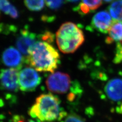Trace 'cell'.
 <instances>
[{"instance_id": "8", "label": "cell", "mask_w": 122, "mask_h": 122, "mask_svg": "<svg viewBox=\"0 0 122 122\" xmlns=\"http://www.w3.org/2000/svg\"><path fill=\"white\" fill-rule=\"evenodd\" d=\"M107 11H100L95 14L92 20L91 25L93 29L103 34H108L113 20Z\"/></svg>"}, {"instance_id": "1", "label": "cell", "mask_w": 122, "mask_h": 122, "mask_svg": "<svg viewBox=\"0 0 122 122\" xmlns=\"http://www.w3.org/2000/svg\"><path fill=\"white\" fill-rule=\"evenodd\" d=\"M60 55L47 42L37 41L30 49L26 61L30 67L39 72L53 73L58 68Z\"/></svg>"}, {"instance_id": "7", "label": "cell", "mask_w": 122, "mask_h": 122, "mask_svg": "<svg viewBox=\"0 0 122 122\" xmlns=\"http://www.w3.org/2000/svg\"><path fill=\"white\" fill-rule=\"evenodd\" d=\"M36 35L28 29H22L16 39L17 49L28 58L30 49L36 42Z\"/></svg>"}, {"instance_id": "2", "label": "cell", "mask_w": 122, "mask_h": 122, "mask_svg": "<svg viewBox=\"0 0 122 122\" xmlns=\"http://www.w3.org/2000/svg\"><path fill=\"white\" fill-rule=\"evenodd\" d=\"M59 99L51 94H42L29 111V115L42 122H50L61 117Z\"/></svg>"}, {"instance_id": "23", "label": "cell", "mask_w": 122, "mask_h": 122, "mask_svg": "<svg viewBox=\"0 0 122 122\" xmlns=\"http://www.w3.org/2000/svg\"><path fill=\"white\" fill-rule=\"evenodd\" d=\"M103 1H104L105 2H107V3H109V2H111L112 1H113V0H103Z\"/></svg>"}, {"instance_id": "11", "label": "cell", "mask_w": 122, "mask_h": 122, "mask_svg": "<svg viewBox=\"0 0 122 122\" xmlns=\"http://www.w3.org/2000/svg\"><path fill=\"white\" fill-rule=\"evenodd\" d=\"M106 42L111 44L113 42L122 45V21L113 20L108 32Z\"/></svg>"}, {"instance_id": "20", "label": "cell", "mask_w": 122, "mask_h": 122, "mask_svg": "<svg viewBox=\"0 0 122 122\" xmlns=\"http://www.w3.org/2000/svg\"><path fill=\"white\" fill-rule=\"evenodd\" d=\"M44 41H46L47 42H51L53 40V35L51 32H46L42 36Z\"/></svg>"}, {"instance_id": "22", "label": "cell", "mask_w": 122, "mask_h": 122, "mask_svg": "<svg viewBox=\"0 0 122 122\" xmlns=\"http://www.w3.org/2000/svg\"><path fill=\"white\" fill-rule=\"evenodd\" d=\"M67 1L70 2H76L79 1V0H67Z\"/></svg>"}, {"instance_id": "24", "label": "cell", "mask_w": 122, "mask_h": 122, "mask_svg": "<svg viewBox=\"0 0 122 122\" xmlns=\"http://www.w3.org/2000/svg\"><path fill=\"white\" fill-rule=\"evenodd\" d=\"M25 122H34V121H33V120H28V121H25Z\"/></svg>"}, {"instance_id": "14", "label": "cell", "mask_w": 122, "mask_h": 122, "mask_svg": "<svg viewBox=\"0 0 122 122\" xmlns=\"http://www.w3.org/2000/svg\"><path fill=\"white\" fill-rule=\"evenodd\" d=\"M45 0H24L25 5L32 11H39L43 8Z\"/></svg>"}, {"instance_id": "9", "label": "cell", "mask_w": 122, "mask_h": 122, "mask_svg": "<svg viewBox=\"0 0 122 122\" xmlns=\"http://www.w3.org/2000/svg\"><path fill=\"white\" fill-rule=\"evenodd\" d=\"M2 61L4 64L11 68H20L22 57L18 49L13 47L7 48L2 55Z\"/></svg>"}, {"instance_id": "10", "label": "cell", "mask_w": 122, "mask_h": 122, "mask_svg": "<svg viewBox=\"0 0 122 122\" xmlns=\"http://www.w3.org/2000/svg\"><path fill=\"white\" fill-rule=\"evenodd\" d=\"M105 92L110 100L122 101V77H116L109 81L105 87Z\"/></svg>"}, {"instance_id": "13", "label": "cell", "mask_w": 122, "mask_h": 122, "mask_svg": "<svg viewBox=\"0 0 122 122\" xmlns=\"http://www.w3.org/2000/svg\"><path fill=\"white\" fill-rule=\"evenodd\" d=\"M1 9L5 14L8 15L12 18L16 19L18 17L17 9L11 4L8 0H0Z\"/></svg>"}, {"instance_id": "16", "label": "cell", "mask_w": 122, "mask_h": 122, "mask_svg": "<svg viewBox=\"0 0 122 122\" xmlns=\"http://www.w3.org/2000/svg\"><path fill=\"white\" fill-rule=\"evenodd\" d=\"M46 4L49 8L57 10L62 6L64 0H45Z\"/></svg>"}, {"instance_id": "17", "label": "cell", "mask_w": 122, "mask_h": 122, "mask_svg": "<svg viewBox=\"0 0 122 122\" xmlns=\"http://www.w3.org/2000/svg\"><path fill=\"white\" fill-rule=\"evenodd\" d=\"M74 9L75 11H77L81 15H86L89 13L91 10L89 7L83 3H80L77 7L75 8Z\"/></svg>"}, {"instance_id": "6", "label": "cell", "mask_w": 122, "mask_h": 122, "mask_svg": "<svg viewBox=\"0 0 122 122\" xmlns=\"http://www.w3.org/2000/svg\"><path fill=\"white\" fill-rule=\"evenodd\" d=\"M19 72L17 69H2L1 72V84L3 88L8 91L16 92L20 89Z\"/></svg>"}, {"instance_id": "3", "label": "cell", "mask_w": 122, "mask_h": 122, "mask_svg": "<svg viewBox=\"0 0 122 122\" xmlns=\"http://www.w3.org/2000/svg\"><path fill=\"white\" fill-rule=\"evenodd\" d=\"M56 41L60 51L63 53L74 52L85 41L82 30L74 23L66 22L56 33Z\"/></svg>"}, {"instance_id": "18", "label": "cell", "mask_w": 122, "mask_h": 122, "mask_svg": "<svg viewBox=\"0 0 122 122\" xmlns=\"http://www.w3.org/2000/svg\"><path fill=\"white\" fill-rule=\"evenodd\" d=\"M64 122H85V121L77 114L72 113L66 117Z\"/></svg>"}, {"instance_id": "12", "label": "cell", "mask_w": 122, "mask_h": 122, "mask_svg": "<svg viewBox=\"0 0 122 122\" xmlns=\"http://www.w3.org/2000/svg\"><path fill=\"white\" fill-rule=\"evenodd\" d=\"M109 13L114 20L122 21V0H115L109 6Z\"/></svg>"}, {"instance_id": "15", "label": "cell", "mask_w": 122, "mask_h": 122, "mask_svg": "<svg viewBox=\"0 0 122 122\" xmlns=\"http://www.w3.org/2000/svg\"><path fill=\"white\" fill-rule=\"evenodd\" d=\"M82 3L89 7L91 10L94 11L97 9L102 4V0H82Z\"/></svg>"}, {"instance_id": "19", "label": "cell", "mask_w": 122, "mask_h": 122, "mask_svg": "<svg viewBox=\"0 0 122 122\" xmlns=\"http://www.w3.org/2000/svg\"><path fill=\"white\" fill-rule=\"evenodd\" d=\"M116 49V57L114 61L115 63H119L122 61V45L120 43H117Z\"/></svg>"}, {"instance_id": "21", "label": "cell", "mask_w": 122, "mask_h": 122, "mask_svg": "<svg viewBox=\"0 0 122 122\" xmlns=\"http://www.w3.org/2000/svg\"><path fill=\"white\" fill-rule=\"evenodd\" d=\"M116 111L118 113L122 114V101L120 106H119L116 108Z\"/></svg>"}, {"instance_id": "4", "label": "cell", "mask_w": 122, "mask_h": 122, "mask_svg": "<svg viewBox=\"0 0 122 122\" xmlns=\"http://www.w3.org/2000/svg\"><path fill=\"white\" fill-rule=\"evenodd\" d=\"M71 83L70 76L61 72H53L48 76L46 81V85L49 91L59 94L67 93Z\"/></svg>"}, {"instance_id": "5", "label": "cell", "mask_w": 122, "mask_h": 122, "mask_svg": "<svg viewBox=\"0 0 122 122\" xmlns=\"http://www.w3.org/2000/svg\"><path fill=\"white\" fill-rule=\"evenodd\" d=\"M41 79L37 71L32 67H25L19 72L20 89L23 92H32L41 83Z\"/></svg>"}]
</instances>
